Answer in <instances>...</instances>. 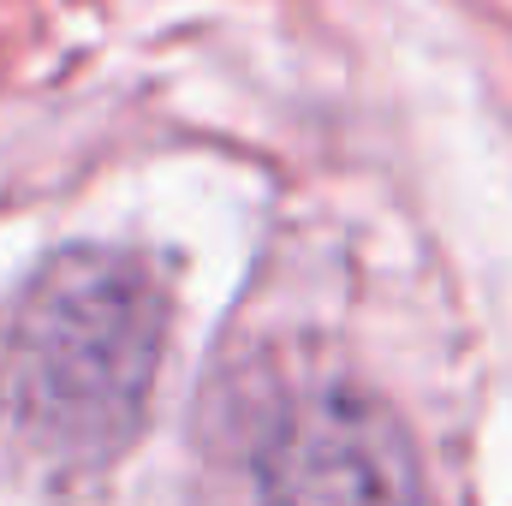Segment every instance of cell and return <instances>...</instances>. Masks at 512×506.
<instances>
[{
	"label": "cell",
	"instance_id": "obj_1",
	"mask_svg": "<svg viewBox=\"0 0 512 506\" xmlns=\"http://www.w3.org/2000/svg\"><path fill=\"white\" fill-rule=\"evenodd\" d=\"M161 292L102 245L48 256L0 322V417L54 471H96L143 429L161 370Z\"/></svg>",
	"mask_w": 512,
	"mask_h": 506
},
{
	"label": "cell",
	"instance_id": "obj_2",
	"mask_svg": "<svg viewBox=\"0 0 512 506\" xmlns=\"http://www.w3.org/2000/svg\"><path fill=\"white\" fill-rule=\"evenodd\" d=\"M262 506H423L405 423L358 387L292 399L256 453Z\"/></svg>",
	"mask_w": 512,
	"mask_h": 506
}]
</instances>
